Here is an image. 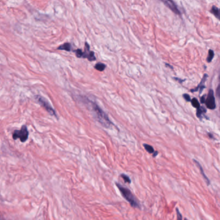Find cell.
Returning <instances> with one entry per match:
<instances>
[{"label":"cell","mask_w":220,"mask_h":220,"mask_svg":"<svg viewBox=\"0 0 220 220\" xmlns=\"http://www.w3.org/2000/svg\"><path fill=\"white\" fill-rule=\"evenodd\" d=\"M81 99L82 102H83V103L87 106V107L89 108V109L91 110V112L93 113L94 118L103 127L109 128L110 127L111 125H113V122L109 120V118L106 113L96 103L93 102L92 100H90L87 97L82 96Z\"/></svg>","instance_id":"obj_1"},{"label":"cell","mask_w":220,"mask_h":220,"mask_svg":"<svg viewBox=\"0 0 220 220\" xmlns=\"http://www.w3.org/2000/svg\"><path fill=\"white\" fill-rule=\"evenodd\" d=\"M116 186L118 187V189L120 190L123 197L131 204L132 207L138 208H141L140 204H139V202L137 200V198L134 196L133 194L132 193V192L128 188L122 186L121 185L119 184L118 183H116Z\"/></svg>","instance_id":"obj_2"},{"label":"cell","mask_w":220,"mask_h":220,"mask_svg":"<svg viewBox=\"0 0 220 220\" xmlns=\"http://www.w3.org/2000/svg\"><path fill=\"white\" fill-rule=\"evenodd\" d=\"M12 138L15 140L17 139H19L22 142H25L29 138V131L27 130L26 125H23L21 130H16L14 132Z\"/></svg>","instance_id":"obj_3"},{"label":"cell","mask_w":220,"mask_h":220,"mask_svg":"<svg viewBox=\"0 0 220 220\" xmlns=\"http://www.w3.org/2000/svg\"><path fill=\"white\" fill-rule=\"evenodd\" d=\"M35 98H36V100L38 101V102L39 103L43 108H45V109L46 110L50 115L55 116L56 118H58L55 110L50 106V105L48 103V102L43 97L41 96L40 95H36V96H35Z\"/></svg>","instance_id":"obj_4"},{"label":"cell","mask_w":220,"mask_h":220,"mask_svg":"<svg viewBox=\"0 0 220 220\" xmlns=\"http://www.w3.org/2000/svg\"><path fill=\"white\" fill-rule=\"evenodd\" d=\"M205 104L209 109L214 110L216 109V101L214 97V91H213V90L211 89L209 90Z\"/></svg>","instance_id":"obj_5"},{"label":"cell","mask_w":220,"mask_h":220,"mask_svg":"<svg viewBox=\"0 0 220 220\" xmlns=\"http://www.w3.org/2000/svg\"><path fill=\"white\" fill-rule=\"evenodd\" d=\"M85 52H83V58H87L90 61H95L96 58L94 55V52L93 51L90 50V46L87 42L85 43Z\"/></svg>","instance_id":"obj_6"},{"label":"cell","mask_w":220,"mask_h":220,"mask_svg":"<svg viewBox=\"0 0 220 220\" xmlns=\"http://www.w3.org/2000/svg\"><path fill=\"white\" fill-rule=\"evenodd\" d=\"M163 2L165 3V5L167 6V7L169 8L173 12H174L176 14H181V12L180 11V10L178 9L177 6L175 3L172 1H170V0H164Z\"/></svg>","instance_id":"obj_7"},{"label":"cell","mask_w":220,"mask_h":220,"mask_svg":"<svg viewBox=\"0 0 220 220\" xmlns=\"http://www.w3.org/2000/svg\"><path fill=\"white\" fill-rule=\"evenodd\" d=\"M193 162L195 163V165H196V166L198 167V169H200V172H201V174L202 176H203V178H204V180H205V182L207 183V185H208H208H211V181L209 180V179H208V178L207 177V176L205 175V172H204V170H203V167H201V165H200V163H199L198 161H196V160H195V159H193Z\"/></svg>","instance_id":"obj_8"},{"label":"cell","mask_w":220,"mask_h":220,"mask_svg":"<svg viewBox=\"0 0 220 220\" xmlns=\"http://www.w3.org/2000/svg\"><path fill=\"white\" fill-rule=\"evenodd\" d=\"M207 77H208V75L205 74L204 75V76H203V79H202L201 83H200V85H198V87H196V88H195V89H192V90H191V92H195V91H198V90L199 89H200V93H201L202 91H203V90L205 89V85H203V83L205 82L206 80H207Z\"/></svg>","instance_id":"obj_9"},{"label":"cell","mask_w":220,"mask_h":220,"mask_svg":"<svg viewBox=\"0 0 220 220\" xmlns=\"http://www.w3.org/2000/svg\"><path fill=\"white\" fill-rule=\"evenodd\" d=\"M58 50H63L70 52L72 50V46L70 43H65L58 47Z\"/></svg>","instance_id":"obj_10"},{"label":"cell","mask_w":220,"mask_h":220,"mask_svg":"<svg viewBox=\"0 0 220 220\" xmlns=\"http://www.w3.org/2000/svg\"><path fill=\"white\" fill-rule=\"evenodd\" d=\"M211 12L216 17H217L218 19L220 20V9L216 7V6H213L211 10Z\"/></svg>","instance_id":"obj_11"},{"label":"cell","mask_w":220,"mask_h":220,"mask_svg":"<svg viewBox=\"0 0 220 220\" xmlns=\"http://www.w3.org/2000/svg\"><path fill=\"white\" fill-rule=\"evenodd\" d=\"M105 67H106V65L102 63H97L95 66H94V68H95V69H96L97 71H100V72L103 71L105 69Z\"/></svg>","instance_id":"obj_12"},{"label":"cell","mask_w":220,"mask_h":220,"mask_svg":"<svg viewBox=\"0 0 220 220\" xmlns=\"http://www.w3.org/2000/svg\"><path fill=\"white\" fill-rule=\"evenodd\" d=\"M144 148L145 149L146 151H147L149 153L152 154L154 153V152H155L154 149V148L152 147L151 145H148V144H144Z\"/></svg>","instance_id":"obj_13"},{"label":"cell","mask_w":220,"mask_h":220,"mask_svg":"<svg viewBox=\"0 0 220 220\" xmlns=\"http://www.w3.org/2000/svg\"><path fill=\"white\" fill-rule=\"evenodd\" d=\"M206 109H205L204 107H200L199 109H197V112H196V114H197V117L198 118H201V115L205 113H206Z\"/></svg>","instance_id":"obj_14"},{"label":"cell","mask_w":220,"mask_h":220,"mask_svg":"<svg viewBox=\"0 0 220 220\" xmlns=\"http://www.w3.org/2000/svg\"><path fill=\"white\" fill-rule=\"evenodd\" d=\"M214 57V52L212 50L210 49L208 50V57L207 58V61L208 63H210L212 61Z\"/></svg>","instance_id":"obj_15"},{"label":"cell","mask_w":220,"mask_h":220,"mask_svg":"<svg viewBox=\"0 0 220 220\" xmlns=\"http://www.w3.org/2000/svg\"><path fill=\"white\" fill-rule=\"evenodd\" d=\"M191 103H192V105H193L194 107L196 108V109H199L200 107V103H199L198 100L196 98H193L191 100Z\"/></svg>","instance_id":"obj_16"},{"label":"cell","mask_w":220,"mask_h":220,"mask_svg":"<svg viewBox=\"0 0 220 220\" xmlns=\"http://www.w3.org/2000/svg\"><path fill=\"white\" fill-rule=\"evenodd\" d=\"M121 177L123 178V180L125 181V182L126 183H131V180L130 179V177H129L127 175H126V174H122L121 175Z\"/></svg>","instance_id":"obj_17"},{"label":"cell","mask_w":220,"mask_h":220,"mask_svg":"<svg viewBox=\"0 0 220 220\" xmlns=\"http://www.w3.org/2000/svg\"><path fill=\"white\" fill-rule=\"evenodd\" d=\"M74 52L76 53V56L78 58H82L83 57V52L82 50V49H77L74 50Z\"/></svg>","instance_id":"obj_18"},{"label":"cell","mask_w":220,"mask_h":220,"mask_svg":"<svg viewBox=\"0 0 220 220\" xmlns=\"http://www.w3.org/2000/svg\"><path fill=\"white\" fill-rule=\"evenodd\" d=\"M183 97H184V99L187 102H191V99H190V96L188 95V94H184L183 95Z\"/></svg>","instance_id":"obj_19"},{"label":"cell","mask_w":220,"mask_h":220,"mask_svg":"<svg viewBox=\"0 0 220 220\" xmlns=\"http://www.w3.org/2000/svg\"><path fill=\"white\" fill-rule=\"evenodd\" d=\"M216 96L218 97V99L220 100V84L218 85L217 89H216Z\"/></svg>","instance_id":"obj_20"},{"label":"cell","mask_w":220,"mask_h":220,"mask_svg":"<svg viewBox=\"0 0 220 220\" xmlns=\"http://www.w3.org/2000/svg\"><path fill=\"white\" fill-rule=\"evenodd\" d=\"M205 101H206V100H205V96L204 95V96H202L201 97L200 102H201V103H205Z\"/></svg>","instance_id":"obj_21"},{"label":"cell","mask_w":220,"mask_h":220,"mask_svg":"<svg viewBox=\"0 0 220 220\" xmlns=\"http://www.w3.org/2000/svg\"><path fill=\"white\" fill-rule=\"evenodd\" d=\"M158 151H155L154 153L153 154H152V156H153L154 158H155V157H156L157 155H158Z\"/></svg>","instance_id":"obj_22"},{"label":"cell","mask_w":220,"mask_h":220,"mask_svg":"<svg viewBox=\"0 0 220 220\" xmlns=\"http://www.w3.org/2000/svg\"><path fill=\"white\" fill-rule=\"evenodd\" d=\"M208 136H210V138H213V136H212V135H211V134L208 133Z\"/></svg>","instance_id":"obj_23"},{"label":"cell","mask_w":220,"mask_h":220,"mask_svg":"<svg viewBox=\"0 0 220 220\" xmlns=\"http://www.w3.org/2000/svg\"><path fill=\"white\" fill-rule=\"evenodd\" d=\"M1 220H6V219H4V218H1Z\"/></svg>","instance_id":"obj_24"},{"label":"cell","mask_w":220,"mask_h":220,"mask_svg":"<svg viewBox=\"0 0 220 220\" xmlns=\"http://www.w3.org/2000/svg\"><path fill=\"white\" fill-rule=\"evenodd\" d=\"M184 220H188V219H187V218H185V219H184Z\"/></svg>","instance_id":"obj_25"}]
</instances>
